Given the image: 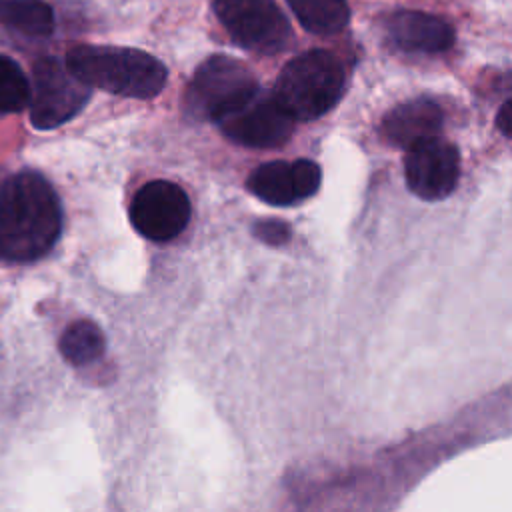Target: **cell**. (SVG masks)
Returning a JSON list of instances; mask_svg holds the SVG:
<instances>
[{
    "label": "cell",
    "mask_w": 512,
    "mask_h": 512,
    "mask_svg": "<svg viewBox=\"0 0 512 512\" xmlns=\"http://www.w3.org/2000/svg\"><path fill=\"white\" fill-rule=\"evenodd\" d=\"M62 232V204L36 170H20L0 184V256L34 262L46 256Z\"/></svg>",
    "instance_id": "cell-1"
},
{
    "label": "cell",
    "mask_w": 512,
    "mask_h": 512,
    "mask_svg": "<svg viewBox=\"0 0 512 512\" xmlns=\"http://www.w3.org/2000/svg\"><path fill=\"white\" fill-rule=\"evenodd\" d=\"M64 62L86 86L138 100L158 96L168 78L164 64L138 48L80 44Z\"/></svg>",
    "instance_id": "cell-2"
},
{
    "label": "cell",
    "mask_w": 512,
    "mask_h": 512,
    "mask_svg": "<svg viewBox=\"0 0 512 512\" xmlns=\"http://www.w3.org/2000/svg\"><path fill=\"white\" fill-rule=\"evenodd\" d=\"M344 80L346 74L336 54L316 48L292 58L282 68L274 94L296 122H310L340 100Z\"/></svg>",
    "instance_id": "cell-3"
},
{
    "label": "cell",
    "mask_w": 512,
    "mask_h": 512,
    "mask_svg": "<svg viewBox=\"0 0 512 512\" xmlns=\"http://www.w3.org/2000/svg\"><path fill=\"white\" fill-rule=\"evenodd\" d=\"M30 122L36 130H52L72 120L88 104L92 88L78 80L56 56H42L32 64Z\"/></svg>",
    "instance_id": "cell-4"
},
{
    "label": "cell",
    "mask_w": 512,
    "mask_h": 512,
    "mask_svg": "<svg viewBox=\"0 0 512 512\" xmlns=\"http://www.w3.org/2000/svg\"><path fill=\"white\" fill-rule=\"evenodd\" d=\"M214 122L226 138L248 148H278L292 136L296 124L276 94L262 88H254Z\"/></svg>",
    "instance_id": "cell-5"
},
{
    "label": "cell",
    "mask_w": 512,
    "mask_h": 512,
    "mask_svg": "<svg viewBox=\"0 0 512 512\" xmlns=\"http://www.w3.org/2000/svg\"><path fill=\"white\" fill-rule=\"evenodd\" d=\"M258 88L252 72L236 58L216 54L194 72L186 90V110L198 120H216L226 108Z\"/></svg>",
    "instance_id": "cell-6"
},
{
    "label": "cell",
    "mask_w": 512,
    "mask_h": 512,
    "mask_svg": "<svg viewBox=\"0 0 512 512\" xmlns=\"http://www.w3.org/2000/svg\"><path fill=\"white\" fill-rule=\"evenodd\" d=\"M214 12L230 38L258 54H278L292 40V30L274 0H214Z\"/></svg>",
    "instance_id": "cell-7"
},
{
    "label": "cell",
    "mask_w": 512,
    "mask_h": 512,
    "mask_svg": "<svg viewBox=\"0 0 512 512\" xmlns=\"http://www.w3.org/2000/svg\"><path fill=\"white\" fill-rule=\"evenodd\" d=\"M132 226L152 242H170L190 222V200L186 192L168 180L144 184L130 202Z\"/></svg>",
    "instance_id": "cell-8"
},
{
    "label": "cell",
    "mask_w": 512,
    "mask_h": 512,
    "mask_svg": "<svg viewBox=\"0 0 512 512\" xmlns=\"http://www.w3.org/2000/svg\"><path fill=\"white\" fill-rule=\"evenodd\" d=\"M406 184L422 200H442L450 196L460 178L458 148L438 136L408 148L404 160Z\"/></svg>",
    "instance_id": "cell-9"
},
{
    "label": "cell",
    "mask_w": 512,
    "mask_h": 512,
    "mask_svg": "<svg viewBox=\"0 0 512 512\" xmlns=\"http://www.w3.org/2000/svg\"><path fill=\"white\" fill-rule=\"evenodd\" d=\"M322 182V170L312 160H274L258 166L248 176V190L266 204L292 206L314 196Z\"/></svg>",
    "instance_id": "cell-10"
},
{
    "label": "cell",
    "mask_w": 512,
    "mask_h": 512,
    "mask_svg": "<svg viewBox=\"0 0 512 512\" xmlns=\"http://www.w3.org/2000/svg\"><path fill=\"white\" fill-rule=\"evenodd\" d=\"M386 36L398 50L418 54L446 52L454 44V30L446 20L416 10L394 12L386 20Z\"/></svg>",
    "instance_id": "cell-11"
},
{
    "label": "cell",
    "mask_w": 512,
    "mask_h": 512,
    "mask_svg": "<svg viewBox=\"0 0 512 512\" xmlns=\"http://www.w3.org/2000/svg\"><path fill=\"white\" fill-rule=\"evenodd\" d=\"M444 116L436 102L428 98H414L392 108L382 120L384 138L398 148H412L414 144L438 136Z\"/></svg>",
    "instance_id": "cell-12"
},
{
    "label": "cell",
    "mask_w": 512,
    "mask_h": 512,
    "mask_svg": "<svg viewBox=\"0 0 512 512\" xmlns=\"http://www.w3.org/2000/svg\"><path fill=\"white\" fill-rule=\"evenodd\" d=\"M0 24L28 38L54 32V10L44 0H0Z\"/></svg>",
    "instance_id": "cell-13"
},
{
    "label": "cell",
    "mask_w": 512,
    "mask_h": 512,
    "mask_svg": "<svg viewBox=\"0 0 512 512\" xmlns=\"http://www.w3.org/2000/svg\"><path fill=\"white\" fill-rule=\"evenodd\" d=\"M304 30L320 36L340 32L350 18L346 0H286Z\"/></svg>",
    "instance_id": "cell-14"
},
{
    "label": "cell",
    "mask_w": 512,
    "mask_h": 512,
    "mask_svg": "<svg viewBox=\"0 0 512 512\" xmlns=\"http://www.w3.org/2000/svg\"><path fill=\"white\" fill-rule=\"evenodd\" d=\"M58 348L68 364L86 366L104 354L106 338L92 320H76L62 332Z\"/></svg>",
    "instance_id": "cell-15"
},
{
    "label": "cell",
    "mask_w": 512,
    "mask_h": 512,
    "mask_svg": "<svg viewBox=\"0 0 512 512\" xmlns=\"http://www.w3.org/2000/svg\"><path fill=\"white\" fill-rule=\"evenodd\" d=\"M30 82L16 60L0 54V112L16 114L28 106Z\"/></svg>",
    "instance_id": "cell-16"
},
{
    "label": "cell",
    "mask_w": 512,
    "mask_h": 512,
    "mask_svg": "<svg viewBox=\"0 0 512 512\" xmlns=\"http://www.w3.org/2000/svg\"><path fill=\"white\" fill-rule=\"evenodd\" d=\"M254 236L266 244H284L290 238V226L280 220H260L254 224Z\"/></svg>",
    "instance_id": "cell-17"
},
{
    "label": "cell",
    "mask_w": 512,
    "mask_h": 512,
    "mask_svg": "<svg viewBox=\"0 0 512 512\" xmlns=\"http://www.w3.org/2000/svg\"><path fill=\"white\" fill-rule=\"evenodd\" d=\"M510 108H512V102L506 100V102L500 106L498 114H496V128H498L506 138H510V128H512V120H510L512 112H510Z\"/></svg>",
    "instance_id": "cell-18"
}]
</instances>
